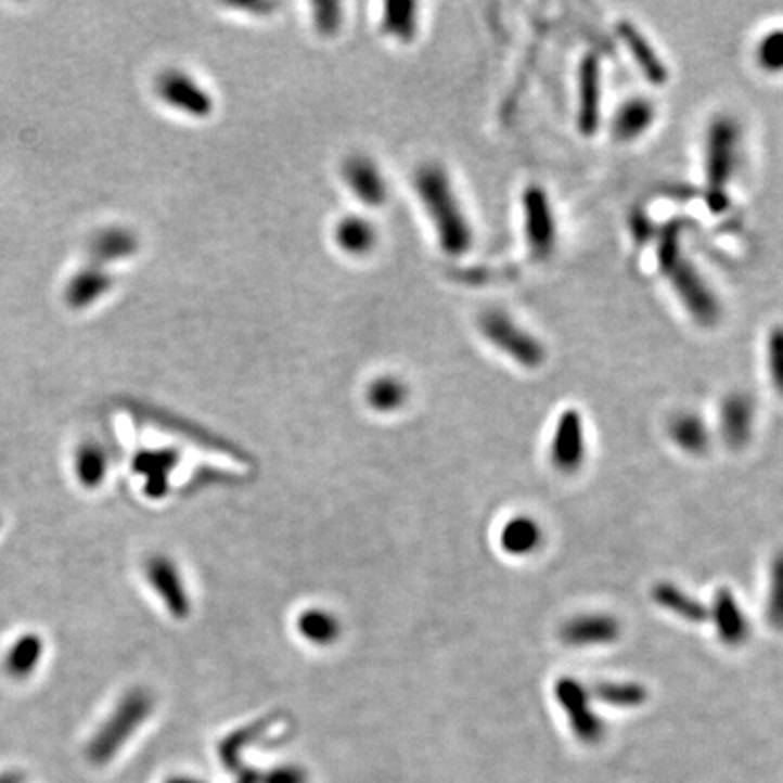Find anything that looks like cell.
<instances>
[{"instance_id":"obj_1","label":"cell","mask_w":783,"mask_h":783,"mask_svg":"<svg viewBox=\"0 0 783 783\" xmlns=\"http://www.w3.org/2000/svg\"><path fill=\"white\" fill-rule=\"evenodd\" d=\"M412 183L442 253L450 258L468 253L474 245V229L447 169L437 162H426L415 169Z\"/></svg>"},{"instance_id":"obj_2","label":"cell","mask_w":783,"mask_h":783,"mask_svg":"<svg viewBox=\"0 0 783 783\" xmlns=\"http://www.w3.org/2000/svg\"><path fill=\"white\" fill-rule=\"evenodd\" d=\"M153 706L155 702L147 691H129L89 742V761L94 766H104L113 760L116 753L127 744V740L131 739L137 733V729L150 718Z\"/></svg>"},{"instance_id":"obj_3","label":"cell","mask_w":783,"mask_h":783,"mask_svg":"<svg viewBox=\"0 0 783 783\" xmlns=\"http://www.w3.org/2000/svg\"><path fill=\"white\" fill-rule=\"evenodd\" d=\"M155 93L162 104L193 120H207L215 115V97L207 86L185 69H164L156 77Z\"/></svg>"},{"instance_id":"obj_4","label":"cell","mask_w":783,"mask_h":783,"mask_svg":"<svg viewBox=\"0 0 783 783\" xmlns=\"http://www.w3.org/2000/svg\"><path fill=\"white\" fill-rule=\"evenodd\" d=\"M553 695L559 707L568 718L569 728L579 742L586 745H595L604 739L606 728L602 718L593 709V696L579 679L575 677H561L555 682Z\"/></svg>"},{"instance_id":"obj_5","label":"cell","mask_w":783,"mask_h":783,"mask_svg":"<svg viewBox=\"0 0 783 783\" xmlns=\"http://www.w3.org/2000/svg\"><path fill=\"white\" fill-rule=\"evenodd\" d=\"M339 175L348 193L352 194L364 209L380 210L388 204L390 200L388 180L372 156L364 153L348 155L342 162Z\"/></svg>"},{"instance_id":"obj_6","label":"cell","mask_w":783,"mask_h":783,"mask_svg":"<svg viewBox=\"0 0 783 783\" xmlns=\"http://www.w3.org/2000/svg\"><path fill=\"white\" fill-rule=\"evenodd\" d=\"M480 331L493 347L499 348L501 352L506 354L513 361H517L526 369H537L544 361L541 343L501 312H488L483 316Z\"/></svg>"},{"instance_id":"obj_7","label":"cell","mask_w":783,"mask_h":783,"mask_svg":"<svg viewBox=\"0 0 783 783\" xmlns=\"http://www.w3.org/2000/svg\"><path fill=\"white\" fill-rule=\"evenodd\" d=\"M550 461L553 468L564 475H572L582 468L586 461L585 420L577 410L569 409L559 418L550 445Z\"/></svg>"},{"instance_id":"obj_8","label":"cell","mask_w":783,"mask_h":783,"mask_svg":"<svg viewBox=\"0 0 783 783\" xmlns=\"http://www.w3.org/2000/svg\"><path fill=\"white\" fill-rule=\"evenodd\" d=\"M660 259H663L664 269L673 274L671 278H673L675 287L679 291L680 296H684L685 304L693 310V315L709 321V318L715 316L717 305L707 293L698 274L693 271V267L688 266L684 258L680 259L679 251L675 248L671 238L664 242Z\"/></svg>"},{"instance_id":"obj_9","label":"cell","mask_w":783,"mask_h":783,"mask_svg":"<svg viewBox=\"0 0 783 783\" xmlns=\"http://www.w3.org/2000/svg\"><path fill=\"white\" fill-rule=\"evenodd\" d=\"M622 634V624L607 613H585L561 626L559 639L568 647H599L617 642Z\"/></svg>"},{"instance_id":"obj_10","label":"cell","mask_w":783,"mask_h":783,"mask_svg":"<svg viewBox=\"0 0 783 783\" xmlns=\"http://www.w3.org/2000/svg\"><path fill=\"white\" fill-rule=\"evenodd\" d=\"M145 574L156 595L166 604L167 612L175 618L189 617L191 596L183 585V577L177 563H172L166 555H155L145 564Z\"/></svg>"},{"instance_id":"obj_11","label":"cell","mask_w":783,"mask_h":783,"mask_svg":"<svg viewBox=\"0 0 783 783\" xmlns=\"http://www.w3.org/2000/svg\"><path fill=\"white\" fill-rule=\"evenodd\" d=\"M709 620L715 626L718 640L728 647H740L749 640V620L729 588H720L713 596Z\"/></svg>"},{"instance_id":"obj_12","label":"cell","mask_w":783,"mask_h":783,"mask_svg":"<svg viewBox=\"0 0 783 783\" xmlns=\"http://www.w3.org/2000/svg\"><path fill=\"white\" fill-rule=\"evenodd\" d=\"M140 236L126 226H110L94 232L88 242V261L107 267L139 254Z\"/></svg>"},{"instance_id":"obj_13","label":"cell","mask_w":783,"mask_h":783,"mask_svg":"<svg viewBox=\"0 0 783 783\" xmlns=\"http://www.w3.org/2000/svg\"><path fill=\"white\" fill-rule=\"evenodd\" d=\"M115 274L107 267L88 261L69 278L64 288V299L69 309L86 310L104 299L115 288Z\"/></svg>"},{"instance_id":"obj_14","label":"cell","mask_w":783,"mask_h":783,"mask_svg":"<svg viewBox=\"0 0 783 783\" xmlns=\"http://www.w3.org/2000/svg\"><path fill=\"white\" fill-rule=\"evenodd\" d=\"M337 251L350 258H364L374 253L380 243V229L369 216L350 213L339 218L332 229Z\"/></svg>"},{"instance_id":"obj_15","label":"cell","mask_w":783,"mask_h":783,"mask_svg":"<svg viewBox=\"0 0 783 783\" xmlns=\"http://www.w3.org/2000/svg\"><path fill=\"white\" fill-rule=\"evenodd\" d=\"M755 428V405L745 394H731L723 399L718 412V431L722 441L733 450L750 441Z\"/></svg>"},{"instance_id":"obj_16","label":"cell","mask_w":783,"mask_h":783,"mask_svg":"<svg viewBox=\"0 0 783 783\" xmlns=\"http://www.w3.org/2000/svg\"><path fill=\"white\" fill-rule=\"evenodd\" d=\"M526 240L539 258H547L555 245V221L541 189L525 194Z\"/></svg>"},{"instance_id":"obj_17","label":"cell","mask_w":783,"mask_h":783,"mask_svg":"<svg viewBox=\"0 0 783 783\" xmlns=\"http://www.w3.org/2000/svg\"><path fill=\"white\" fill-rule=\"evenodd\" d=\"M736 129L728 120L717 121L707 140V178L715 191L728 185L734 161Z\"/></svg>"},{"instance_id":"obj_18","label":"cell","mask_w":783,"mask_h":783,"mask_svg":"<svg viewBox=\"0 0 783 783\" xmlns=\"http://www.w3.org/2000/svg\"><path fill=\"white\" fill-rule=\"evenodd\" d=\"M178 453L172 448H151L137 453L133 468L144 477V491L153 499H161L169 490V477L177 468Z\"/></svg>"},{"instance_id":"obj_19","label":"cell","mask_w":783,"mask_h":783,"mask_svg":"<svg viewBox=\"0 0 783 783\" xmlns=\"http://www.w3.org/2000/svg\"><path fill=\"white\" fill-rule=\"evenodd\" d=\"M544 530L539 521L530 515H515L508 518L499 534L502 552L512 557H528L542 547Z\"/></svg>"},{"instance_id":"obj_20","label":"cell","mask_w":783,"mask_h":783,"mask_svg":"<svg viewBox=\"0 0 783 783\" xmlns=\"http://www.w3.org/2000/svg\"><path fill=\"white\" fill-rule=\"evenodd\" d=\"M601 118V75L599 62L593 56H586L580 66V131L590 137L596 133Z\"/></svg>"},{"instance_id":"obj_21","label":"cell","mask_w":783,"mask_h":783,"mask_svg":"<svg viewBox=\"0 0 783 783\" xmlns=\"http://www.w3.org/2000/svg\"><path fill=\"white\" fill-rule=\"evenodd\" d=\"M651 596L664 612H669L685 622L702 624L709 620V607L673 582H658Z\"/></svg>"},{"instance_id":"obj_22","label":"cell","mask_w":783,"mask_h":783,"mask_svg":"<svg viewBox=\"0 0 783 783\" xmlns=\"http://www.w3.org/2000/svg\"><path fill=\"white\" fill-rule=\"evenodd\" d=\"M420 4L415 2H386L381 13V34L388 39L410 44L420 35Z\"/></svg>"},{"instance_id":"obj_23","label":"cell","mask_w":783,"mask_h":783,"mask_svg":"<svg viewBox=\"0 0 783 783\" xmlns=\"http://www.w3.org/2000/svg\"><path fill=\"white\" fill-rule=\"evenodd\" d=\"M669 439L680 452L701 458L711 447V432L701 415L685 414L675 415L668 426Z\"/></svg>"},{"instance_id":"obj_24","label":"cell","mask_w":783,"mask_h":783,"mask_svg":"<svg viewBox=\"0 0 783 783\" xmlns=\"http://www.w3.org/2000/svg\"><path fill=\"white\" fill-rule=\"evenodd\" d=\"M409 385L399 375L383 374L370 381L364 399L380 414H394L409 401Z\"/></svg>"},{"instance_id":"obj_25","label":"cell","mask_w":783,"mask_h":783,"mask_svg":"<svg viewBox=\"0 0 783 783\" xmlns=\"http://www.w3.org/2000/svg\"><path fill=\"white\" fill-rule=\"evenodd\" d=\"M618 34L628 42L631 55L634 56V61L639 64L640 69L644 72L647 80L655 84H666L669 78L668 69L660 61V56L657 55V51L651 48L650 42L642 37V34L628 23L618 26Z\"/></svg>"},{"instance_id":"obj_26","label":"cell","mask_w":783,"mask_h":783,"mask_svg":"<svg viewBox=\"0 0 783 783\" xmlns=\"http://www.w3.org/2000/svg\"><path fill=\"white\" fill-rule=\"evenodd\" d=\"M298 631L307 642L316 645H331L342 634V622L334 613L323 607H309L298 617Z\"/></svg>"},{"instance_id":"obj_27","label":"cell","mask_w":783,"mask_h":783,"mask_svg":"<svg viewBox=\"0 0 783 783\" xmlns=\"http://www.w3.org/2000/svg\"><path fill=\"white\" fill-rule=\"evenodd\" d=\"M593 701L618 707V709H634L647 701V690L639 682H620V680H602L591 688Z\"/></svg>"},{"instance_id":"obj_28","label":"cell","mask_w":783,"mask_h":783,"mask_svg":"<svg viewBox=\"0 0 783 783\" xmlns=\"http://www.w3.org/2000/svg\"><path fill=\"white\" fill-rule=\"evenodd\" d=\"M42 651H44V642L39 634H23L8 650L7 660H4L8 673L15 679H26L39 666Z\"/></svg>"},{"instance_id":"obj_29","label":"cell","mask_w":783,"mask_h":783,"mask_svg":"<svg viewBox=\"0 0 783 783\" xmlns=\"http://www.w3.org/2000/svg\"><path fill=\"white\" fill-rule=\"evenodd\" d=\"M107 466H110L107 452L99 442H84L82 447L78 448L75 470L80 485L86 488H97L102 485L107 474Z\"/></svg>"},{"instance_id":"obj_30","label":"cell","mask_w":783,"mask_h":783,"mask_svg":"<svg viewBox=\"0 0 783 783\" xmlns=\"http://www.w3.org/2000/svg\"><path fill=\"white\" fill-rule=\"evenodd\" d=\"M766 618L772 629L783 631V550L774 555L769 568Z\"/></svg>"},{"instance_id":"obj_31","label":"cell","mask_w":783,"mask_h":783,"mask_svg":"<svg viewBox=\"0 0 783 783\" xmlns=\"http://www.w3.org/2000/svg\"><path fill=\"white\" fill-rule=\"evenodd\" d=\"M653 121V107L644 100H634L631 104L624 105L618 113L617 133L622 139H634L644 133Z\"/></svg>"},{"instance_id":"obj_32","label":"cell","mask_w":783,"mask_h":783,"mask_svg":"<svg viewBox=\"0 0 783 783\" xmlns=\"http://www.w3.org/2000/svg\"><path fill=\"white\" fill-rule=\"evenodd\" d=\"M767 369L774 390L783 398V326L774 329L767 342Z\"/></svg>"},{"instance_id":"obj_33","label":"cell","mask_w":783,"mask_h":783,"mask_svg":"<svg viewBox=\"0 0 783 783\" xmlns=\"http://www.w3.org/2000/svg\"><path fill=\"white\" fill-rule=\"evenodd\" d=\"M758 61L767 72H782L783 69V31H772L766 35L758 48Z\"/></svg>"},{"instance_id":"obj_34","label":"cell","mask_w":783,"mask_h":783,"mask_svg":"<svg viewBox=\"0 0 783 783\" xmlns=\"http://www.w3.org/2000/svg\"><path fill=\"white\" fill-rule=\"evenodd\" d=\"M343 12L339 4H316L315 26L321 35L332 37L342 28Z\"/></svg>"},{"instance_id":"obj_35","label":"cell","mask_w":783,"mask_h":783,"mask_svg":"<svg viewBox=\"0 0 783 783\" xmlns=\"http://www.w3.org/2000/svg\"><path fill=\"white\" fill-rule=\"evenodd\" d=\"M259 783H307V772L301 767L282 766L259 774Z\"/></svg>"},{"instance_id":"obj_36","label":"cell","mask_w":783,"mask_h":783,"mask_svg":"<svg viewBox=\"0 0 783 783\" xmlns=\"http://www.w3.org/2000/svg\"><path fill=\"white\" fill-rule=\"evenodd\" d=\"M238 783H259V774L258 772L247 771V769H245L240 780H238Z\"/></svg>"},{"instance_id":"obj_37","label":"cell","mask_w":783,"mask_h":783,"mask_svg":"<svg viewBox=\"0 0 783 783\" xmlns=\"http://www.w3.org/2000/svg\"><path fill=\"white\" fill-rule=\"evenodd\" d=\"M0 783H24V780L17 772H8V774L0 776Z\"/></svg>"},{"instance_id":"obj_38","label":"cell","mask_w":783,"mask_h":783,"mask_svg":"<svg viewBox=\"0 0 783 783\" xmlns=\"http://www.w3.org/2000/svg\"><path fill=\"white\" fill-rule=\"evenodd\" d=\"M167 783H204V782H200V780H196V778L177 776V778H171V780H167Z\"/></svg>"}]
</instances>
